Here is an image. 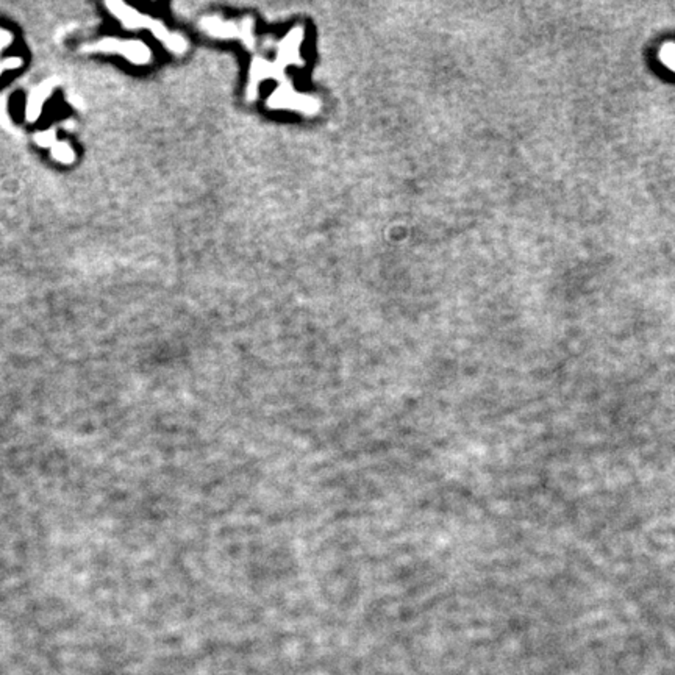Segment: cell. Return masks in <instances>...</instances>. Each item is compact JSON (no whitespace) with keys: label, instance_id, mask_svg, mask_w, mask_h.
<instances>
[{"label":"cell","instance_id":"obj_1","mask_svg":"<svg viewBox=\"0 0 675 675\" xmlns=\"http://www.w3.org/2000/svg\"><path fill=\"white\" fill-rule=\"evenodd\" d=\"M661 58L664 60V63L669 67L675 69V46L669 44L663 48V53H661Z\"/></svg>","mask_w":675,"mask_h":675}]
</instances>
